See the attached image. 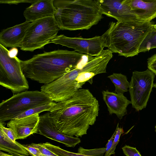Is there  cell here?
Instances as JSON below:
<instances>
[{
    "instance_id": "33",
    "label": "cell",
    "mask_w": 156,
    "mask_h": 156,
    "mask_svg": "<svg viewBox=\"0 0 156 156\" xmlns=\"http://www.w3.org/2000/svg\"><path fill=\"white\" fill-rule=\"evenodd\" d=\"M153 87L156 88V83L154 84Z\"/></svg>"
},
{
    "instance_id": "12",
    "label": "cell",
    "mask_w": 156,
    "mask_h": 156,
    "mask_svg": "<svg viewBox=\"0 0 156 156\" xmlns=\"http://www.w3.org/2000/svg\"><path fill=\"white\" fill-rule=\"evenodd\" d=\"M38 131L40 134L61 143L67 147H74L81 142V140L78 137L68 136L59 132L50 116L49 112L40 116Z\"/></svg>"
},
{
    "instance_id": "34",
    "label": "cell",
    "mask_w": 156,
    "mask_h": 156,
    "mask_svg": "<svg viewBox=\"0 0 156 156\" xmlns=\"http://www.w3.org/2000/svg\"><path fill=\"white\" fill-rule=\"evenodd\" d=\"M154 27L156 29V24H153Z\"/></svg>"
},
{
    "instance_id": "22",
    "label": "cell",
    "mask_w": 156,
    "mask_h": 156,
    "mask_svg": "<svg viewBox=\"0 0 156 156\" xmlns=\"http://www.w3.org/2000/svg\"><path fill=\"white\" fill-rule=\"evenodd\" d=\"M156 48V29L153 27L151 31L146 37L142 43L139 53L149 51Z\"/></svg>"
},
{
    "instance_id": "25",
    "label": "cell",
    "mask_w": 156,
    "mask_h": 156,
    "mask_svg": "<svg viewBox=\"0 0 156 156\" xmlns=\"http://www.w3.org/2000/svg\"><path fill=\"white\" fill-rule=\"evenodd\" d=\"M122 149L126 156H142L136 147L126 145L122 147Z\"/></svg>"
},
{
    "instance_id": "5",
    "label": "cell",
    "mask_w": 156,
    "mask_h": 156,
    "mask_svg": "<svg viewBox=\"0 0 156 156\" xmlns=\"http://www.w3.org/2000/svg\"><path fill=\"white\" fill-rule=\"evenodd\" d=\"M153 25L151 22H110L108 29L104 34L107 47L119 55L126 57L136 55Z\"/></svg>"
},
{
    "instance_id": "30",
    "label": "cell",
    "mask_w": 156,
    "mask_h": 156,
    "mask_svg": "<svg viewBox=\"0 0 156 156\" xmlns=\"http://www.w3.org/2000/svg\"><path fill=\"white\" fill-rule=\"evenodd\" d=\"M36 0H1V3L9 4H17L21 3H30L32 4L35 2Z\"/></svg>"
},
{
    "instance_id": "28",
    "label": "cell",
    "mask_w": 156,
    "mask_h": 156,
    "mask_svg": "<svg viewBox=\"0 0 156 156\" xmlns=\"http://www.w3.org/2000/svg\"><path fill=\"white\" fill-rule=\"evenodd\" d=\"M23 147L32 156H43L40 150L30 145H23Z\"/></svg>"
},
{
    "instance_id": "11",
    "label": "cell",
    "mask_w": 156,
    "mask_h": 156,
    "mask_svg": "<svg viewBox=\"0 0 156 156\" xmlns=\"http://www.w3.org/2000/svg\"><path fill=\"white\" fill-rule=\"evenodd\" d=\"M102 14L123 22H142L133 13L126 0H98Z\"/></svg>"
},
{
    "instance_id": "24",
    "label": "cell",
    "mask_w": 156,
    "mask_h": 156,
    "mask_svg": "<svg viewBox=\"0 0 156 156\" xmlns=\"http://www.w3.org/2000/svg\"><path fill=\"white\" fill-rule=\"evenodd\" d=\"M116 129V132L112 146L106 152L105 156H110L112 154H115V151L117 145L119 142L120 136L124 132L123 128L119 127V123L117 125Z\"/></svg>"
},
{
    "instance_id": "27",
    "label": "cell",
    "mask_w": 156,
    "mask_h": 156,
    "mask_svg": "<svg viewBox=\"0 0 156 156\" xmlns=\"http://www.w3.org/2000/svg\"><path fill=\"white\" fill-rule=\"evenodd\" d=\"M30 145L38 149L43 156H58L46 148L42 144L32 143Z\"/></svg>"
},
{
    "instance_id": "7",
    "label": "cell",
    "mask_w": 156,
    "mask_h": 156,
    "mask_svg": "<svg viewBox=\"0 0 156 156\" xmlns=\"http://www.w3.org/2000/svg\"><path fill=\"white\" fill-rule=\"evenodd\" d=\"M9 50L0 44V85L14 94L27 91L29 86L17 57L11 58Z\"/></svg>"
},
{
    "instance_id": "2",
    "label": "cell",
    "mask_w": 156,
    "mask_h": 156,
    "mask_svg": "<svg viewBox=\"0 0 156 156\" xmlns=\"http://www.w3.org/2000/svg\"><path fill=\"white\" fill-rule=\"evenodd\" d=\"M112 58L108 51L104 50L98 56L84 58L76 66L56 80L42 86L41 90L47 94L54 102L64 101L81 89L87 82L92 84L94 76L106 73L107 66Z\"/></svg>"
},
{
    "instance_id": "6",
    "label": "cell",
    "mask_w": 156,
    "mask_h": 156,
    "mask_svg": "<svg viewBox=\"0 0 156 156\" xmlns=\"http://www.w3.org/2000/svg\"><path fill=\"white\" fill-rule=\"evenodd\" d=\"M53 102L44 92L26 91L14 94L0 104V122L10 120L32 108Z\"/></svg>"
},
{
    "instance_id": "3",
    "label": "cell",
    "mask_w": 156,
    "mask_h": 156,
    "mask_svg": "<svg viewBox=\"0 0 156 156\" xmlns=\"http://www.w3.org/2000/svg\"><path fill=\"white\" fill-rule=\"evenodd\" d=\"M85 55L75 51L59 49L21 60L20 64L26 78L44 85L53 82L75 67Z\"/></svg>"
},
{
    "instance_id": "32",
    "label": "cell",
    "mask_w": 156,
    "mask_h": 156,
    "mask_svg": "<svg viewBox=\"0 0 156 156\" xmlns=\"http://www.w3.org/2000/svg\"><path fill=\"white\" fill-rule=\"evenodd\" d=\"M0 155H2L3 156H13L11 155H9L6 153H5L2 151H0Z\"/></svg>"
},
{
    "instance_id": "13",
    "label": "cell",
    "mask_w": 156,
    "mask_h": 156,
    "mask_svg": "<svg viewBox=\"0 0 156 156\" xmlns=\"http://www.w3.org/2000/svg\"><path fill=\"white\" fill-rule=\"evenodd\" d=\"M39 114L10 120L7 126L14 131L16 139H24L38 131L40 120Z\"/></svg>"
},
{
    "instance_id": "8",
    "label": "cell",
    "mask_w": 156,
    "mask_h": 156,
    "mask_svg": "<svg viewBox=\"0 0 156 156\" xmlns=\"http://www.w3.org/2000/svg\"><path fill=\"white\" fill-rule=\"evenodd\" d=\"M60 30L54 17L44 18L31 22L20 48L23 51H33L42 48L51 43L57 37Z\"/></svg>"
},
{
    "instance_id": "18",
    "label": "cell",
    "mask_w": 156,
    "mask_h": 156,
    "mask_svg": "<svg viewBox=\"0 0 156 156\" xmlns=\"http://www.w3.org/2000/svg\"><path fill=\"white\" fill-rule=\"evenodd\" d=\"M0 150L7 152L13 156H28L30 154L16 141L13 142L0 129Z\"/></svg>"
},
{
    "instance_id": "9",
    "label": "cell",
    "mask_w": 156,
    "mask_h": 156,
    "mask_svg": "<svg viewBox=\"0 0 156 156\" xmlns=\"http://www.w3.org/2000/svg\"><path fill=\"white\" fill-rule=\"evenodd\" d=\"M154 76L148 69L133 72L129 90L132 106L136 111L146 107L153 87Z\"/></svg>"
},
{
    "instance_id": "4",
    "label": "cell",
    "mask_w": 156,
    "mask_h": 156,
    "mask_svg": "<svg viewBox=\"0 0 156 156\" xmlns=\"http://www.w3.org/2000/svg\"><path fill=\"white\" fill-rule=\"evenodd\" d=\"M54 18L60 30H88L103 18L98 0H54Z\"/></svg>"
},
{
    "instance_id": "36",
    "label": "cell",
    "mask_w": 156,
    "mask_h": 156,
    "mask_svg": "<svg viewBox=\"0 0 156 156\" xmlns=\"http://www.w3.org/2000/svg\"><path fill=\"white\" fill-rule=\"evenodd\" d=\"M0 156H3L0 155Z\"/></svg>"
},
{
    "instance_id": "10",
    "label": "cell",
    "mask_w": 156,
    "mask_h": 156,
    "mask_svg": "<svg viewBox=\"0 0 156 156\" xmlns=\"http://www.w3.org/2000/svg\"><path fill=\"white\" fill-rule=\"evenodd\" d=\"M51 43L72 48L76 51L91 56L99 55L104 48L107 47V39L104 34L88 38L69 37L61 34L57 36Z\"/></svg>"
},
{
    "instance_id": "19",
    "label": "cell",
    "mask_w": 156,
    "mask_h": 156,
    "mask_svg": "<svg viewBox=\"0 0 156 156\" xmlns=\"http://www.w3.org/2000/svg\"><path fill=\"white\" fill-rule=\"evenodd\" d=\"M108 77L110 79L114 85L115 93L123 94L128 91L130 83L128 81L126 75L121 73H113Z\"/></svg>"
},
{
    "instance_id": "31",
    "label": "cell",
    "mask_w": 156,
    "mask_h": 156,
    "mask_svg": "<svg viewBox=\"0 0 156 156\" xmlns=\"http://www.w3.org/2000/svg\"><path fill=\"white\" fill-rule=\"evenodd\" d=\"M18 50L16 48H13L8 51V55L11 58L16 56L18 54Z\"/></svg>"
},
{
    "instance_id": "1",
    "label": "cell",
    "mask_w": 156,
    "mask_h": 156,
    "mask_svg": "<svg viewBox=\"0 0 156 156\" xmlns=\"http://www.w3.org/2000/svg\"><path fill=\"white\" fill-rule=\"evenodd\" d=\"M98 101L88 89L76 91L67 100L57 102L55 109L49 112L60 132L70 136L81 137L87 134L98 116Z\"/></svg>"
},
{
    "instance_id": "29",
    "label": "cell",
    "mask_w": 156,
    "mask_h": 156,
    "mask_svg": "<svg viewBox=\"0 0 156 156\" xmlns=\"http://www.w3.org/2000/svg\"><path fill=\"white\" fill-rule=\"evenodd\" d=\"M147 63L148 69L156 75V54L148 58Z\"/></svg>"
},
{
    "instance_id": "15",
    "label": "cell",
    "mask_w": 156,
    "mask_h": 156,
    "mask_svg": "<svg viewBox=\"0 0 156 156\" xmlns=\"http://www.w3.org/2000/svg\"><path fill=\"white\" fill-rule=\"evenodd\" d=\"M54 0H37L23 13L26 21L30 23L36 20L50 17H54L56 9Z\"/></svg>"
},
{
    "instance_id": "23",
    "label": "cell",
    "mask_w": 156,
    "mask_h": 156,
    "mask_svg": "<svg viewBox=\"0 0 156 156\" xmlns=\"http://www.w3.org/2000/svg\"><path fill=\"white\" fill-rule=\"evenodd\" d=\"M42 144L48 149L58 156H92L67 151L48 142Z\"/></svg>"
},
{
    "instance_id": "21",
    "label": "cell",
    "mask_w": 156,
    "mask_h": 156,
    "mask_svg": "<svg viewBox=\"0 0 156 156\" xmlns=\"http://www.w3.org/2000/svg\"><path fill=\"white\" fill-rule=\"evenodd\" d=\"M57 103L52 102L50 103L29 109L19 115L14 119H19L26 117L36 114H39L43 112L51 111L55 109Z\"/></svg>"
},
{
    "instance_id": "20",
    "label": "cell",
    "mask_w": 156,
    "mask_h": 156,
    "mask_svg": "<svg viewBox=\"0 0 156 156\" xmlns=\"http://www.w3.org/2000/svg\"><path fill=\"white\" fill-rule=\"evenodd\" d=\"M116 131L115 129L111 137L108 140L105 147L87 149H84L82 147H80L78 149L77 153L92 156H103L104 154L111 147Z\"/></svg>"
},
{
    "instance_id": "17",
    "label": "cell",
    "mask_w": 156,
    "mask_h": 156,
    "mask_svg": "<svg viewBox=\"0 0 156 156\" xmlns=\"http://www.w3.org/2000/svg\"><path fill=\"white\" fill-rule=\"evenodd\" d=\"M133 13L142 22L156 17V0H126Z\"/></svg>"
},
{
    "instance_id": "14",
    "label": "cell",
    "mask_w": 156,
    "mask_h": 156,
    "mask_svg": "<svg viewBox=\"0 0 156 156\" xmlns=\"http://www.w3.org/2000/svg\"><path fill=\"white\" fill-rule=\"evenodd\" d=\"M31 23L25 21L3 30L0 34V44L5 47H20Z\"/></svg>"
},
{
    "instance_id": "26",
    "label": "cell",
    "mask_w": 156,
    "mask_h": 156,
    "mask_svg": "<svg viewBox=\"0 0 156 156\" xmlns=\"http://www.w3.org/2000/svg\"><path fill=\"white\" fill-rule=\"evenodd\" d=\"M0 129L3 131L4 133L13 142H15L16 136L14 131L11 128H7L5 127L4 122H0Z\"/></svg>"
},
{
    "instance_id": "16",
    "label": "cell",
    "mask_w": 156,
    "mask_h": 156,
    "mask_svg": "<svg viewBox=\"0 0 156 156\" xmlns=\"http://www.w3.org/2000/svg\"><path fill=\"white\" fill-rule=\"evenodd\" d=\"M103 99L110 115L115 114L120 119L127 113V108L131 104L123 94L111 92L108 90L102 92Z\"/></svg>"
},
{
    "instance_id": "35",
    "label": "cell",
    "mask_w": 156,
    "mask_h": 156,
    "mask_svg": "<svg viewBox=\"0 0 156 156\" xmlns=\"http://www.w3.org/2000/svg\"><path fill=\"white\" fill-rule=\"evenodd\" d=\"M155 127V131L156 132V125Z\"/></svg>"
}]
</instances>
